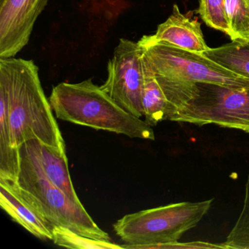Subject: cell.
<instances>
[{"mask_svg":"<svg viewBox=\"0 0 249 249\" xmlns=\"http://www.w3.org/2000/svg\"><path fill=\"white\" fill-rule=\"evenodd\" d=\"M0 89L8 97L10 136L15 149L37 140L66 154L65 141L42 87L38 67L33 60L0 58Z\"/></svg>","mask_w":249,"mask_h":249,"instance_id":"1","label":"cell"},{"mask_svg":"<svg viewBox=\"0 0 249 249\" xmlns=\"http://www.w3.org/2000/svg\"><path fill=\"white\" fill-rule=\"evenodd\" d=\"M49 102L60 120L130 138L155 140L151 126L121 107L91 79L58 84L52 89Z\"/></svg>","mask_w":249,"mask_h":249,"instance_id":"2","label":"cell"},{"mask_svg":"<svg viewBox=\"0 0 249 249\" xmlns=\"http://www.w3.org/2000/svg\"><path fill=\"white\" fill-rule=\"evenodd\" d=\"M19 172L17 192L50 224L68 229L81 235L111 242L109 234L102 230L83 204L71 200L46 176L37 154L34 140L20 146Z\"/></svg>","mask_w":249,"mask_h":249,"instance_id":"3","label":"cell"},{"mask_svg":"<svg viewBox=\"0 0 249 249\" xmlns=\"http://www.w3.org/2000/svg\"><path fill=\"white\" fill-rule=\"evenodd\" d=\"M213 199L182 202L127 214L113 224L123 249H155L178 241L206 215Z\"/></svg>","mask_w":249,"mask_h":249,"instance_id":"4","label":"cell"},{"mask_svg":"<svg viewBox=\"0 0 249 249\" xmlns=\"http://www.w3.org/2000/svg\"><path fill=\"white\" fill-rule=\"evenodd\" d=\"M142 57L155 76L178 82L206 83L234 88L249 87V80L226 69L203 53L156 41L144 36L138 41Z\"/></svg>","mask_w":249,"mask_h":249,"instance_id":"5","label":"cell"},{"mask_svg":"<svg viewBox=\"0 0 249 249\" xmlns=\"http://www.w3.org/2000/svg\"><path fill=\"white\" fill-rule=\"evenodd\" d=\"M172 122L218 125L249 133V87L195 83L189 101Z\"/></svg>","mask_w":249,"mask_h":249,"instance_id":"6","label":"cell"},{"mask_svg":"<svg viewBox=\"0 0 249 249\" xmlns=\"http://www.w3.org/2000/svg\"><path fill=\"white\" fill-rule=\"evenodd\" d=\"M144 72L138 42L122 38L107 64V78L101 88L121 107L138 118L143 116Z\"/></svg>","mask_w":249,"mask_h":249,"instance_id":"7","label":"cell"},{"mask_svg":"<svg viewBox=\"0 0 249 249\" xmlns=\"http://www.w3.org/2000/svg\"><path fill=\"white\" fill-rule=\"evenodd\" d=\"M49 0H0V58L14 57L30 41Z\"/></svg>","mask_w":249,"mask_h":249,"instance_id":"8","label":"cell"},{"mask_svg":"<svg viewBox=\"0 0 249 249\" xmlns=\"http://www.w3.org/2000/svg\"><path fill=\"white\" fill-rule=\"evenodd\" d=\"M151 36L156 41L195 53H204L211 49L205 43L201 24L183 15L177 5H173L171 15Z\"/></svg>","mask_w":249,"mask_h":249,"instance_id":"9","label":"cell"},{"mask_svg":"<svg viewBox=\"0 0 249 249\" xmlns=\"http://www.w3.org/2000/svg\"><path fill=\"white\" fill-rule=\"evenodd\" d=\"M0 205L14 221L41 240H53V226L19 195L13 182L0 179Z\"/></svg>","mask_w":249,"mask_h":249,"instance_id":"10","label":"cell"},{"mask_svg":"<svg viewBox=\"0 0 249 249\" xmlns=\"http://www.w3.org/2000/svg\"><path fill=\"white\" fill-rule=\"evenodd\" d=\"M142 63L144 72L143 116L145 122L152 127L163 121L171 120L177 113V109L143 59Z\"/></svg>","mask_w":249,"mask_h":249,"instance_id":"11","label":"cell"},{"mask_svg":"<svg viewBox=\"0 0 249 249\" xmlns=\"http://www.w3.org/2000/svg\"><path fill=\"white\" fill-rule=\"evenodd\" d=\"M34 141L40 162L48 178L71 200L81 204L71 180L66 154L37 140Z\"/></svg>","mask_w":249,"mask_h":249,"instance_id":"12","label":"cell"},{"mask_svg":"<svg viewBox=\"0 0 249 249\" xmlns=\"http://www.w3.org/2000/svg\"><path fill=\"white\" fill-rule=\"evenodd\" d=\"M19 150L11 145L6 93L0 89V179L17 182L19 172Z\"/></svg>","mask_w":249,"mask_h":249,"instance_id":"13","label":"cell"},{"mask_svg":"<svg viewBox=\"0 0 249 249\" xmlns=\"http://www.w3.org/2000/svg\"><path fill=\"white\" fill-rule=\"evenodd\" d=\"M226 69L249 80V40H234L231 43L203 53Z\"/></svg>","mask_w":249,"mask_h":249,"instance_id":"14","label":"cell"},{"mask_svg":"<svg viewBox=\"0 0 249 249\" xmlns=\"http://www.w3.org/2000/svg\"><path fill=\"white\" fill-rule=\"evenodd\" d=\"M226 15L231 40H249V0H225Z\"/></svg>","mask_w":249,"mask_h":249,"instance_id":"15","label":"cell"},{"mask_svg":"<svg viewBox=\"0 0 249 249\" xmlns=\"http://www.w3.org/2000/svg\"><path fill=\"white\" fill-rule=\"evenodd\" d=\"M53 241L62 247L75 249H119L122 246L113 242L98 240L81 235L64 227L53 226Z\"/></svg>","mask_w":249,"mask_h":249,"instance_id":"16","label":"cell"},{"mask_svg":"<svg viewBox=\"0 0 249 249\" xmlns=\"http://www.w3.org/2000/svg\"><path fill=\"white\" fill-rule=\"evenodd\" d=\"M224 249H249V172L245 186L243 208L224 243Z\"/></svg>","mask_w":249,"mask_h":249,"instance_id":"17","label":"cell"},{"mask_svg":"<svg viewBox=\"0 0 249 249\" xmlns=\"http://www.w3.org/2000/svg\"><path fill=\"white\" fill-rule=\"evenodd\" d=\"M197 11L206 25L229 36L225 0H199Z\"/></svg>","mask_w":249,"mask_h":249,"instance_id":"18","label":"cell"}]
</instances>
